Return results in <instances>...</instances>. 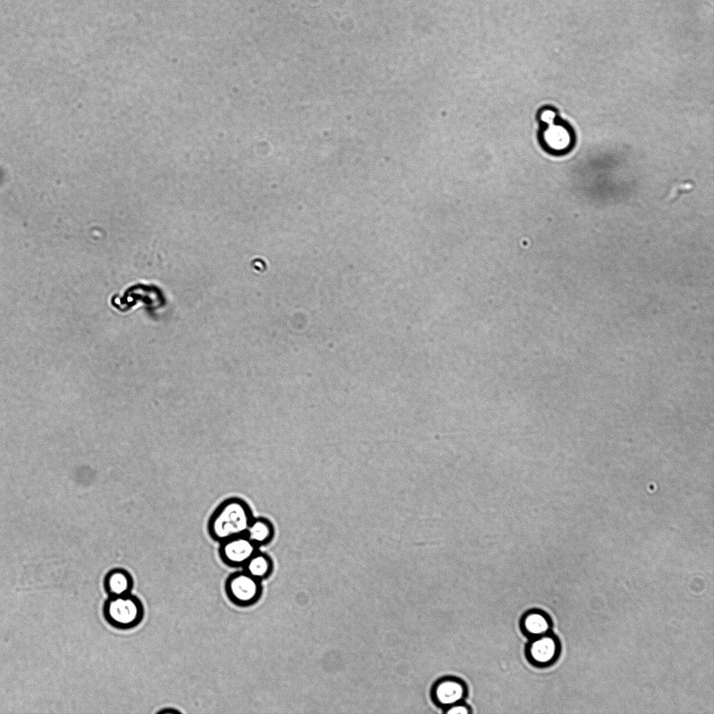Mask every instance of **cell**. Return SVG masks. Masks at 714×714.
Returning <instances> with one entry per match:
<instances>
[{"label": "cell", "instance_id": "13", "mask_svg": "<svg viewBox=\"0 0 714 714\" xmlns=\"http://www.w3.org/2000/svg\"><path fill=\"white\" fill-rule=\"evenodd\" d=\"M181 712L174 708H165L158 712L159 714H176L180 713Z\"/></svg>", "mask_w": 714, "mask_h": 714}, {"label": "cell", "instance_id": "5", "mask_svg": "<svg viewBox=\"0 0 714 714\" xmlns=\"http://www.w3.org/2000/svg\"><path fill=\"white\" fill-rule=\"evenodd\" d=\"M558 116L547 122L540 123L538 138L547 149L561 150L570 142V135L565 126L559 123Z\"/></svg>", "mask_w": 714, "mask_h": 714}, {"label": "cell", "instance_id": "9", "mask_svg": "<svg viewBox=\"0 0 714 714\" xmlns=\"http://www.w3.org/2000/svg\"><path fill=\"white\" fill-rule=\"evenodd\" d=\"M245 535L259 547L272 542L275 528L273 523L266 517H253Z\"/></svg>", "mask_w": 714, "mask_h": 714}, {"label": "cell", "instance_id": "4", "mask_svg": "<svg viewBox=\"0 0 714 714\" xmlns=\"http://www.w3.org/2000/svg\"><path fill=\"white\" fill-rule=\"evenodd\" d=\"M257 550L259 547L244 534L220 542L218 552L227 565L242 568Z\"/></svg>", "mask_w": 714, "mask_h": 714}, {"label": "cell", "instance_id": "8", "mask_svg": "<svg viewBox=\"0 0 714 714\" xmlns=\"http://www.w3.org/2000/svg\"><path fill=\"white\" fill-rule=\"evenodd\" d=\"M557 653V643L555 639L547 635L536 637L529 645L530 658L536 664H545L551 662Z\"/></svg>", "mask_w": 714, "mask_h": 714}, {"label": "cell", "instance_id": "11", "mask_svg": "<svg viewBox=\"0 0 714 714\" xmlns=\"http://www.w3.org/2000/svg\"><path fill=\"white\" fill-rule=\"evenodd\" d=\"M523 626L524 630L529 635L539 637L547 632L549 622L544 614L533 612L524 616Z\"/></svg>", "mask_w": 714, "mask_h": 714}, {"label": "cell", "instance_id": "1", "mask_svg": "<svg viewBox=\"0 0 714 714\" xmlns=\"http://www.w3.org/2000/svg\"><path fill=\"white\" fill-rule=\"evenodd\" d=\"M248 503L238 497H230L220 503L209 517L207 529L210 537L219 543L244 535L253 519Z\"/></svg>", "mask_w": 714, "mask_h": 714}, {"label": "cell", "instance_id": "7", "mask_svg": "<svg viewBox=\"0 0 714 714\" xmlns=\"http://www.w3.org/2000/svg\"><path fill=\"white\" fill-rule=\"evenodd\" d=\"M132 586V577L123 568H113L104 578V588L109 596L130 593Z\"/></svg>", "mask_w": 714, "mask_h": 714}, {"label": "cell", "instance_id": "3", "mask_svg": "<svg viewBox=\"0 0 714 714\" xmlns=\"http://www.w3.org/2000/svg\"><path fill=\"white\" fill-rule=\"evenodd\" d=\"M225 590L228 599L238 607H246L256 604L263 591L261 581L245 571L231 574L225 581Z\"/></svg>", "mask_w": 714, "mask_h": 714}, {"label": "cell", "instance_id": "2", "mask_svg": "<svg viewBox=\"0 0 714 714\" xmlns=\"http://www.w3.org/2000/svg\"><path fill=\"white\" fill-rule=\"evenodd\" d=\"M106 621L119 630H129L137 626L143 620L144 606L137 596L128 593L109 596L103 606Z\"/></svg>", "mask_w": 714, "mask_h": 714}, {"label": "cell", "instance_id": "6", "mask_svg": "<svg viewBox=\"0 0 714 714\" xmlns=\"http://www.w3.org/2000/svg\"><path fill=\"white\" fill-rule=\"evenodd\" d=\"M432 694L437 703L448 707L459 703L463 699L465 690L459 681L445 679L434 685Z\"/></svg>", "mask_w": 714, "mask_h": 714}, {"label": "cell", "instance_id": "12", "mask_svg": "<svg viewBox=\"0 0 714 714\" xmlns=\"http://www.w3.org/2000/svg\"><path fill=\"white\" fill-rule=\"evenodd\" d=\"M448 708L446 713L448 714H466L469 713V708L466 706L460 705L458 703L448 706Z\"/></svg>", "mask_w": 714, "mask_h": 714}, {"label": "cell", "instance_id": "10", "mask_svg": "<svg viewBox=\"0 0 714 714\" xmlns=\"http://www.w3.org/2000/svg\"><path fill=\"white\" fill-rule=\"evenodd\" d=\"M242 568L243 571L262 582L272 575L274 563L268 554L257 550Z\"/></svg>", "mask_w": 714, "mask_h": 714}]
</instances>
